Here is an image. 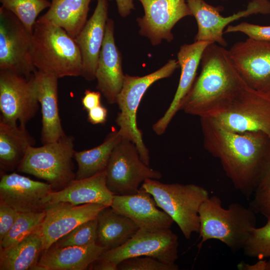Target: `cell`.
<instances>
[{
  "instance_id": "cell-1",
  "label": "cell",
  "mask_w": 270,
  "mask_h": 270,
  "mask_svg": "<svg viewBox=\"0 0 270 270\" xmlns=\"http://www.w3.org/2000/svg\"><path fill=\"white\" fill-rule=\"evenodd\" d=\"M204 147L218 158L236 190L250 200L270 166V138L262 132H238L200 118Z\"/></svg>"
},
{
  "instance_id": "cell-2",
  "label": "cell",
  "mask_w": 270,
  "mask_h": 270,
  "mask_svg": "<svg viewBox=\"0 0 270 270\" xmlns=\"http://www.w3.org/2000/svg\"><path fill=\"white\" fill-rule=\"evenodd\" d=\"M201 71L183 100L180 110L200 118H212L246 85L234 68L228 50L209 44L201 59Z\"/></svg>"
},
{
  "instance_id": "cell-3",
  "label": "cell",
  "mask_w": 270,
  "mask_h": 270,
  "mask_svg": "<svg viewBox=\"0 0 270 270\" xmlns=\"http://www.w3.org/2000/svg\"><path fill=\"white\" fill-rule=\"evenodd\" d=\"M198 214L200 248L205 242L216 240L232 252H236L242 250L251 232L256 227V213L250 206L233 202L225 208L216 196H209L202 204Z\"/></svg>"
},
{
  "instance_id": "cell-4",
  "label": "cell",
  "mask_w": 270,
  "mask_h": 270,
  "mask_svg": "<svg viewBox=\"0 0 270 270\" xmlns=\"http://www.w3.org/2000/svg\"><path fill=\"white\" fill-rule=\"evenodd\" d=\"M32 58L37 70L58 78L82 76V56L75 39L40 18L32 31Z\"/></svg>"
},
{
  "instance_id": "cell-5",
  "label": "cell",
  "mask_w": 270,
  "mask_h": 270,
  "mask_svg": "<svg viewBox=\"0 0 270 270\" xmlns=\"http://www.w3.org/2000/svg\"><path fill=\"white\" fill-rule=\"evenodd\" d=\"M140 188L152 196L157 206L177 224L186 239L194 232H199V209L210 196L204 188L192 184H164L148 178Z\"/></svg>"
},
{
  "instance_id": "cell-6",
  "label": "cell",
  "mask_w": 270,
  "mask_h": 270,
  "mask_svg": "<svg viewBox=\"0 0 270 270\" xmlns=\"http://www.w3.org/2000/svg\"><path fill=\"white\" fill-rule=\"evenodd\" d=\"M178 60H170L157 70L142 76L125 74L122 88L116 100L120 112L116 122L122 138L132 142L136 147L142 160L149 166L150 155L143 141L142 133L137 126L136 112L143 96L148 88L158 80L170 76L178 68Z\"/></svg>"
},
{
  "instance_id": "cell-7",
  "label": "cell",
  "mask_w": 270,
  "mask_h": 270,
  "mask_svg": "<svg viewBox=\"0 0 270 270\" xmlns=\"http://www.w3.org/2000/svg\"><path fill=\"white\" fill-rule=\"evenodd\" d=\"M74 138L66 135L42 146H30L17 170L47 182L53 190H62L76 179L72 158Z\"/></svg>"
},
{
  "instance_id": "cell-8",
  "label": "cell",
  "mask_w": 270,
  "mask_h": 270,
  "mask_svg": "<svg viewBox=\"0 0 270 270\" xmlns=\"http://www.w3.org/2000/svg\"><path fill=\"white\" fill-rule=\"evenodd\" d=\"M106 171L107 186L116 195L135 194L146 180L162 177L159 171L142 160L132 142L122 138L111 154Z\"/></svg>"
},
{
  "instance_id": "cell-9",
  "label": "cell",
  "mask_w": 270,
  "mask_h": 270,
  "mask_svg": "<svg viewBox=\"0 0 270 270\" xmlns=\"http://www.w3.org/2000/svg\"><path fill=\"white\" fill-rule=\"evenodd\" d=\"M238 132H262L270 138V97L246 85L224 108L210 118Z\"/></svg>"
},
{
  "instance_id": "cell-10",
  "label": "cell",
  "mask_w": 270,
  "mask_h": 270,
  "mask_svg": "<svg viewBox=\"0 0 270 270\" xmlns=\"http://www.w3.org/2000/svg\"><path fill=\"white\" fill-rule=\"evenodd\" d=\"M32 33L12 12L0 7V70L27 78L37 70L32 58Z\"/></svg>"
},
{
  "instance_id": "cell-11",
  "label": "cell",
  "mask_w": 270,
  "mask_h": 270,
  "mask_svg": "<svg viewBox=\"0 0 270 270\" xmlns=\"http://www.w3.org/2000/svg\"><path fill=\"white\" fill-rule=\"evenodd\" d=\"M178 236L170 228L150 231L140 228L123 245L104 252L98 260L118 264L136 256H150L164 263L174 264L178 258Z\"/></svg>"
},
{
  "instance_id": "cell-12",
  "label": "cell",
  "mask_w": 270,
  "mask_h": 270,
  "mask_svg": "<svg viewBox=\"0 0 270 270\" xmlns=\"http://www.w3.org/2000/svg\"><path fill=\"white\" fill-rule=\"evenodd\" d=\"M38 104L34 75L27 78L0 70V120L26 126L36 115Z\"/></svg>"
},
{
  "instance_id": "cell-13",
  "label": "cell",
  "mask_w": 270,
  "mask_h": 270,
  "mask_svg": "<svg viewBox=\"0 0 270 270\" xmlns=\"http://www.w3.org/2000/svg\"><path fill=\"white\" fill-rule=\"evenodd\" d=\"M228 52L246 84L270 97V42L248 38L235 43Z\"/></svg>"
},
{
  "instance_id": "cell-14",
  "label": "cell",
  "mask_w": 270,
  "mask_h": 270,
  "mask_svg": "<svg viewBox=\"0 0 270 270\" xmlns=\"http://www.w3.org/2000/svg\"><path fill=\"white\" fill-rule=\"evenodd\" d=\"M186 2L198 24L194 41L216 43L224 47L228 44L224 37V28L232 22L252 14H270L268 0H251L245 10L227 17L220 14L222 7H215L204 0H186Z\"/></svg>"
},
{
  "instance_id": "cell-15",
  "label": "cell",
  "mask_w": 270,
  "mask_h": 270,
  "mask_svg": "<svg viewBox=\"0 0 270 270\" xmlns=\"http://www.w3.org/2000/svg\"><path fill=\"white\" fill-rule=\"evenodd\" d=\"M138 0L144 10V15L136 19L139 33L148 38L154 46L163 40L171 42L174 25L182 18L192 16L186 0Z\"/></svg>"
},
{
  "instance_id": "cell-16",
  "label": "cell",
  "mask_w": 270,
  "mask_h": 270,
  "mask_svg": "<svg viewBox=\"0 0 270 270\" xmlns=\"http://www.w3.org/2000/svg\"><path fill=\"white\" fill-rule=\"evenodd\" d=\"M106 207L98 204L48 203L44 210L46 216L40 226L43 251L78 225L96 218Z\"/></svg>"
},
{
  "instance_id": "cell-17",
  "label": "cell",
  "mask_w": 270,
  "mask_h": 270,
  "mask_svg": "<svg viewBox=\"0 0 270 270\" xmlns=\"http://www.w3.org/2000/svg\"><path fill=\"white\" fill-rule=\"evenodd\" d=\"M52 191L48 182L34 180L16 172L5 174L0 181V202L18 212L42 211Z\"/></svg>"
},
{
  "instance_id": "cell-18",
  "label": "cell",
  "mask_w": 270,
  "mask_h": 270,
  "mask_svg": "<svg viewBox=\"0 0 270 270\" xmlns=\"http://www.w3.org/2000/svg\"><path fill=\"white\" fill-rule=\"evenodd\" d=\"M114 30V22L108 18L96 72V89L110 104L116 103L125 77L122 55L115 42Z\"/></svg>"
},
{
  "instance_id": "cell-19",
  "label": "cell",
  "mask_w": 270,
  "mask_h": 270,
  "mask_svg": "<svg viewBox=\"0 0 270 270\" xmlns=\"http://www.w3.org/2000/svg\"><path fill=\"white\" fill-rule=\"evenodd\" d=\"M111 206L130 218L140 229L155 231L170 228L174 222L166 212L158 208L152 196L140 188L135 194H114Z\"/></svg>"
},
{
  "instance_id": "cell-20",
  "label": "cell",
  "mask_w": 270,
  "mask_h": 270,
  "mask_svg": "<svg viewBox=\"0 0 270 270\" xmlns=\"http://www.w3.org/2000/svg\"><path fill=\"white\" fill-rule=\"evenodd\" d=\"M211 44L204 41H194L182 45L178 52V62L180 68V76L173 100L163 116L152 126L154 132L163 134L176 112L180 110L182 102L191 88L196 78L202 54Z\"/></svg>"
},
{
  "instance_id": "cell-21",
  "label": "cell",
  "mask_w": 270,
  "mask_h": 270,
  "mask_svg": "<svg viewBox=\"0 0 270 270\" xmlns=\"http://www.w3.org/2000/svg\"><path fill=\"white\" fill-rule=\"evenodd\" d=\"M108 19V0H98L92 16L74 38L82 56L81 76L88 81L96 79V72Z\"/></svg>"
},
{
  "instance_id": "cell-22",
  "label": "cell",
  "mask_w": 270,
  "mask_h": 270,
  "mask_svg": "<svg viewBox=\"0 0 270 270\" xmlns=\"http://www.w3.org/2000/svg\"><path fill=\"white\" fill-rule=\"evenodd\" d=\"M58 78L37 70L34 74L38 100L41 107V140L52 142L64 137L58 106Z\"/></svg>"
},
{
  "instance_id": "cell-23",
  "label": "cell",
  "mask_w": 270,
  "mask_h": 270,
  "mask_svg": "<svg viewBox=\"0 0 270 270\" xmlns=\"http://www.w3.org/2000/svg\"><path fill=\"white\" fill-rule=\"evenodd\" d=\"M114 196L107 186L104 170L88 178L75 179L64 188L52 191L48 196V203L98 204L110 206Z\"/></svg>"
},
{
  "instance_id": "cell-24",
  "label": "cell",
  "mask_w": 270,
  "mask_h": 270,
  "mask_svg": "<svg viewBox=\"0 0 270 270\" xmlns=\"http://www.w3.org/2000/svg\"><path fill=\"white\" fill-rule=\"evenodd\" d=\"M106 250L97 242L65 247L53 244L42 252L38 264L40 270H85Z\"/></svg>"
},
{
  "instance_id": "cell-25",
  "label": "cell",
  "mask_w": 270,
  "mask_h": 270,
  "mask_svg": "<svg viewBox=\"0 0 270 270\" xmlns=\"http://www.w3.org/2000/svg\"><path fill=\"white\" fill-rule=\"evenodd\" d=\"M97 219V243L106 250L123 245L140 229L130 218L116 212L111 206L102 209Z\"/></svg>"
},
{
  "instance_id": "cell-26",
  "label": "cell",
  "mask_w": 270,
  "mask_h": 270,
  "mask_svg": "<svg viewBox=\"0 0 270 270\" xmlns=\"http://www.w3.org/2000/svg\"><path fill=\"white\" fill-rule=\"evenodd\" d=\"M91 0H52L42 19L63 28L75 38L87 22Z\"/></svg>"
},
{
  "instance_id": "cell-27",
  "label": "cell",
  "mask_w": 270,
  "mask_h": 270,
  "mask_svg": "<svg viewBox=\"0 0 270 270\" xmlns=\"http://www.w3.org/2000/svg\"><path fill=\"white\" fill-rule=\"evenodd\" d=\"M36 144L26 126L0 119V168L12 170L18 166L28 149Z\"/></svg>"
},
{
  "instance_id": "cell-28",
  "label": "cell",
  "mask_w": 270,
  "mask_h": 270,
  "mask_svg": "<svg viewBox=\"0 0 270 270\" xmlns=\"http://www.w3.org/2000/svg\"><path fill=\"white\" fill-rule=\"evenodd\" d=\"M43 252L40 227L17 244L0 248V270H36Z\"/></svg>"
},
{
  "instance_id": "cell-29",
  "label": "cell",
  "mask_w": 270,
  "mask_h": 270,
  "mask_svg": "<svg viewBox=\"0 0 270 270\" xmlns=\"http://www.w3.org/2000/svg\"><path fill=\"white\" fill-rule=\"evenodd\" d=\"M122 138L118 130H114L99 146L90 150L75 151L74 158L78 164L76 180L88 178L106 170L111 154Z\"/></svg>"
},
{
  "instance_id": "cell-30",
  "label": "cell",
  "mask_w": 270,
  "mask_h": 270,
  "mask_svg": "<svg viewBox=\"0 0 270 270\" xmlns=\"http://www.w3.org/2000/svg\"><path fill=\"white\" fill-rule=\"evenodd\" d=\"M45 216V210L18 212L13 226L0 241V248L13 246L30 234L40 226Z\"/></svg>"
},
{
  "instance_id": "cell-31",
  "label": "cell",
  "mask_w": 270,
  "mask_h": 270,
  "mask_svg": "<svg viewBox=\"0 0 270 270\" xmlns=\"http://www.w3.org/2000/svg\"><path fill=\"white\" fill-rule=\"evenodd\" d=\"M0 2L32 33L38 14L50 6L48 0H0Z\"/></svg>"
},
{
  "instance_id": "cell-32",
  "label": "cell",
  "mask_w": 270,
  "mask_h": 270,
  "mask_svg": "<svg viewBox=\"0 0 270 270\" xmlns=\"http://www.w3.org/2000/svg\"><path fill=\"white\" fill-rule=\"evenodd\" d=\"M97 239L96 217L78 225L60 238L54 244L58 247L83 246L97 242Z\"/></svg>"
},
{
  "instance_id": "cell-33",
  "label": "cell",
  "mask_w": 270,
  "mask_h": 270,
  "mask_svg": "<svg viewBox=\"0 0 270 270\" xmlns=\"http://www.w3.org/2000/svg\"><path fill=\"white\" fill-rule=\"evenodd\" d=\"M266 218L263 226L256 227L251 232L242 248L246 256L258 260L270 258V216Z\"/></svg>"
},
{
  "instance_id": "cell-34",
  "label": "cell",
  "mask_w": 270,
  "mask_h": 270,
  "mask_svg": "<svg viewBox=\"0 0 270 270\" xmlns=\"http://www.w3.org/2000/svg\"><path fill=\"white\" fill-rule=\"evenodd\" d=\"M256 213L270 216V166L256 188L249 204Z\"/></svg>"
},
{
  "instance_id": "cell-35",
  "label": "cell",
  "mask_w": 270,
  "mask_h": 270,
  "mask_svg": "<svg viewBox=\"0 0 270 270\" xmlns=\"http://www.w3.org/2000/svg\"><path fill=\"white\" fill-rule=\"evenodd\" d=\"M118 270H178L176 264L164 263L150 256H136L126 259L118 265Z\"/></svg>"
},
{
  "instance_id": "cell-36",
  "label": "cell",
  "mask_w": 270,
  "mask_h": 270,
  "mask_svg": "<svg viewBox=\"0 0 270 270\" xmlns=\"http://www.w3.org/2000/svg\"><path fill=\"white\" fill-rule=\"evenodd\" d=\"M240 32L255 40L270 42V26H260L247 22L236 25H228L224 34Z\"/></svg>"
},
{
  "instance_id": "cell-37",
  "label": "cell",
  "mask_w": 270,
  "mask_h": 270,
  "mask_svg": "<svg viewBox=\"0 0 270 270\" xmlns=\"http://www.w3.org/2000/svg\"><path fill=\"white\" fill-rule=\"evenodd\" d=\"M18 214L11 206L0 202V241L12 228Z\"/></svg>"
},
{
  "instance_id": "cell-38",
  "label": "cell",
  "mask_w": 270,
  "mask_h": 270,
  "mask_svg": "<svg viewBox=\"0 0 270 270\" xmlns=\"http://www.w3.org/2000/svg\"><path fill=\"white\" fill-rule=\"evenodd\" d=\"M101 93L99 92L89 90H85L84 96L82 98L83 107L88 111L101 104Z\"/></svg>"
},
{
  "instance_id": "cell-39",
  "label": "cell",
  "mask_w": 270,
  "mask_h": 270,
  "mask_svg": "<svg viewBox=\"0 0 270 270\" xmlns=\"http://www.w3.org/2000/svg\"><path fill=\"white\" fill-rule=\"evenodd\" d=\"M88 112V120L94 124H102L106 120L108 110L101 104Z\"/></svg>"
},
{
  "instance_id": "cell-40",
  "label": "cell",
  "mask_w": 270,
  "mask_h": 270,
  "mask_svg": "<svg viewBox=\"0 0 270 270\" xmlns=\"http://www.w3.org/2000/svg\"><path fill=\"white\" fill-rule=\"evenodd\" d=\"M116 2L118 12L122 17L128 16L132 10L135 8L133 0H114Z\"/></svg>"
},
{
  "instance_id": "cell-41",
  "label": "cell",
  "mask_w": 270,
  "mask_h": 270,
  "mask_svg": "<svg viewBox=\"0 0 270 270\" xmlns=\"http://www.w3.org/2000/svg\"><path fill=\"white\" fill-rule=\"evenodd\" d=\"M97 262L92 267L94 270H118L116 264L112 262L98 260Z\"/></svg>"
},
{
  "instance_id": "cell-42",
  "label": "cell",
  "mask_w": 270,
  "mask_h": 270,
  "mask_svg": "<svg viewBox=\"0 0 270 270\" xmlns=\"http://www.w3.org/2000/svg\"><path fill=\"white\" fill-rule=\"evenodd\" d=\"M264 270H270V258L268 261L265 260Z\"/></svg>"
},
{
  "instance_id": "cell-43",
  "label": "cell",
  "mask_w": 270,
  "mask_h": 270,
  "mask_svg": "<svg viewBox=\"0 0 270 270\" xmlns=\"http://www.w3.org/2000/svg\"></svg>"
}]
</instances>
